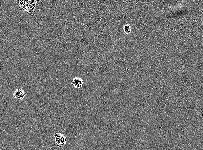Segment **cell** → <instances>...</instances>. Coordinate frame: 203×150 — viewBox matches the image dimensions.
Here are the masks:
<instances>
[{"label":"cell","mask_w":203,"mask_h":150,"mask_svg":"<svg viewBox=\"0 0 203 150\" xmlns=\"http://www.w3.org/2000/svg\"><path fill=\"white\" fill-rule=\"evenodd\" d=\"M125 32L128 34H130L131 31V27L130 25L127 24L125 25L123 28Z\"/></svg>","instance_id":"277c9868"},{"label":"cell","mask_w":203,"mask_h":150,"mask_svg":"<svg viewBox=\"0 0 203 150\" xmlns=\"http://www.w3.org/2000/svg\"><path fill=\"white\" fill-rule=\"evenodd\" d=\"M55 138V143L57 145L60 147H63L66 145L67 141L66 136L63 133L53 135Z\"/></svg>","instance_id":"6da1fadb"},{"label":"cell","mask_w":203,"mask_h":150,"mask_svg":"<svg viewBox=\"0 0 203 150\" xmlns=\"http://www.w3.org/2000/svg\"><path fill=\"white\" fill-rule=\"evenodd\" d=\"M24 91L22 89H18L16 90L13 94L14 98L20 100L23 99L25 96Z\"/></svg>","instance_id":"3957f363"},{"label":"cell","mask_w":203,"mask_h":150,"mask_svg":"<svg viewBox=\"0 0 203 150\" xmlns=\"http://www.w3.org/2000/svg\"><path fill=\"white\" fill-rule=\"evenodd\" d=\"M84 83V81L82 79L78 77L74 78L71 82L74 86L78 89L82 88Z\"/></svg>","instance_id":"7a4b0ae2"}]
</instances>
